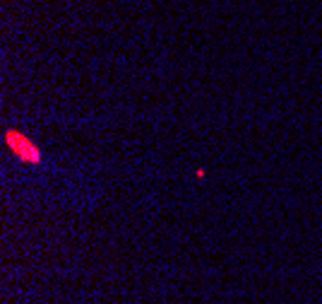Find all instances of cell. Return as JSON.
Returning a JSON list of instances; mask_svg holds the SVG:
<instances>
[{"label":"cell","mask_w":322,"mask_h":304,"mask_svg":"<svg viewBox=\"0 0 322 304\" xmlns=\"http://www.w3.org/2000/svg\"><path fill=\"white\" fill-rule=\"evenodd\" d=\"M5 143H7V148L15 152L22 162H27V164H39L41 162V150L36 148L27 135L17 133V131H7L5 133Z\"/></svg>","instance_id":"1"}]
</instances>
